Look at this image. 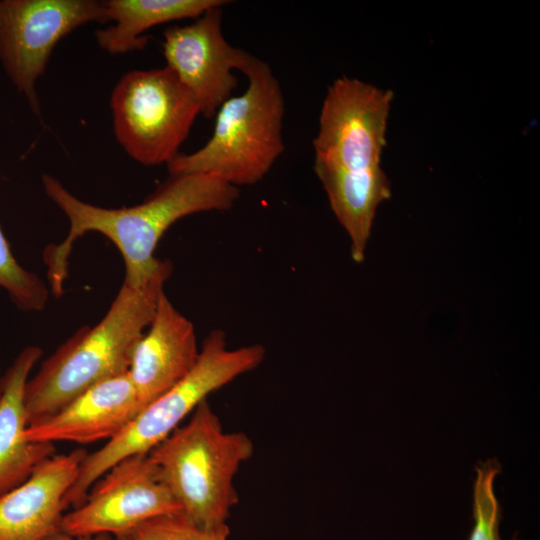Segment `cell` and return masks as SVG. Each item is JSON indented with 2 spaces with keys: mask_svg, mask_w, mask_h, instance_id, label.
<instances>
[{
  "mask_svg": "<svg viewBox=\"0 0 540 540\" xmlns=\"http://www.w3.org/2000/svg\"><path fill=\"white\" fill-rule=\"evenodd\" d=\"M0 289L8 294L22 311H41L45 308L49 291L41 278L22 267L14 257L0 226Z\"/></svg>",
  "mask_w": 540,
  "mask_h": 540,
  "instance_id": "e0dca14e",
  "label": "cell"
},
{
  "mask_svg": "<svg viewBox=\"0 0 540 540\" xmlns=\"http://www.w3.org/2000/svg\"><path fill=\"white\" fill-rule=\"evenodd\" d=\"M128 373L86 390L53 415L27 426L24 437L33 443L89 444L111 440L140 412Z\"/></svg>",
  "mask_w": 540,
  "mask_h": 540,
  "instance_id": "4fadbf2b",
  "label": "cell"
},
{
  "mask_svg": "<svg viewBox=\"0 0 540 540\" xmlns=\"http://www.w3.org/2000/svg\"><path fill=\"white\" fill-rule=\"evenodd\" d=\"M163 36L166 66L194 96L200 114L213 117L237 86L232 70L241 71L251 56L225 39L222 6L210 8L188 25L169 27Z\"/></svg>",
  "mask_w": 540,
  "mask_h": 540,
  "instance_id": "30bf717a",
  "label": "cell"
},
{
  "mask_svg": "<svg viewBox=\"0 0 540 540\" xmlns=\"http://www.w3.org/2000/svg\"><path fill=\"white\" fill-rule=\"evenodd\" d=\"M94 22H108L103 1L0 0V63L36 115V85L54 48L75 29Z\"/></svg>",
  "mask_w": 540,
  "mask_h": 540,
  "instance_id": "52a82bcc",
  "label": "cell"
},
{
  "mask_svg": "<svg viewBox=\"0 0 540 540\" xmlns=\"http://www.w3.org/2000/svg\"><path fill=\"white\" fill-rule=\"evenodd\" d=\"M42 356L38 346L25 347L0 378V496L20 485L46 458L52 443H33L24 437L28 426L25 387Z\"/></svg>",
  "mask_w": 540,
  "mask_h": 540,
  "instance_id": "5bb4252c",
  "label": "cell"
},
{
  "mask_svg": "<svg viewBox=\"0 0 540 540\" xmlns=\"http://www.w3.org/2000/svg\"><path fill=\"white\" fill-rule=\"evenodd\" d=\"M228 525L204 529L189 521L181 512L152 518L134 529L132 540H227Z\"/></svg>",
  "mask_w": 540,
  "mask_h": 540,
  "instance_id": "d6986e66",
  "label": "cell"
},
{
  "mask_svg": "<svg viewBox=\"0 0 540 540\" xmlns=\"http://www.w3.org/2000/svg\"><path fill=\"white\" fill-rule=\"evenodd\" d=\"M113 537L110 535H96V536H73L68 533L63 532L62 530L55 532L42 540H112Z\"/></svg>",
  "mask_w": 540,
  "mask_h": 540,
  "instance_id": "ffe728a7",
  "label": "cell"
},
{
  "mask_svg": "<svg viewBox=\"0 0 540 540\" xmlns=\"http://www.w3.org/2000/svg\"><path fill=\"white\" fill-rule=\"evenodd\" d=\"M314 171L331 209L351 240V256L364 260L376 210L391 197V184L381 167L350 171L315 158Z\"/></svg>",
  "mask_w": 540,
  "mask_h": 540,
  "instance_id": "9a60e30c",
  "label": "cell"
},
{
  "mask_svg": "<svg viewBox=\"0 0 540 540\" xmlns=\"http://www.w3.org/2000/svg\"><path fill=\"white\" fill-rule=\"evenodd\" d=\"M254 450L243 432H226L207 400L148 452L181 513L204 529L226 526L239 498L233 479Z\"/></svg>",
  "mask_w": 540,
  "mask_h": 540,
  "instance_id": "277c9868",
  "label": "cell"
},
{
  "mask_svg": "<svg viewBox=\"0 0 540 540\" xmlns=\"http://www.w3.org/2000/svg\"><path fill=\"white\" fill-rule=\"evenodd\" d=\"M393 92L342 76L329 87L313 141L315 158L350 171L380 166Z\"/></svg>",
  "mask_w": 540,
  "mask_h": 540,
  "instance_id": "9c48e42d",
  "label": "cell"
},
{
  "mask_svg": "<svg viewBox=\"0 0 540 540\" xmlns=\"http://www.w3.org/2000/svg\"><path fill=\"white\" fill-rule=\"evenodd\" d=\"M172 271V262L161 259L145 284L123 283L96 325L79 328L41 364L25 387L28 425L53 415L94 385L128 371L132 351Z\"/></svg>",
  "mask_w": 540,
  "mask_h": 540,
  "instance_id": "7a4b0ae2",
  "label": "cell"
},
{
  "mask_svg": "<svg viewBox=\"0 0 540 540\" xmlns=\"http://www.w3.org/2000/svg\"><path fill=\"white\" fill-rule=\"evenodd\" d=\"M475 469L474 526L468 540H501L499 535L501 509L493 487L495 477L500 472V466L496 459H490L477 465ZM512 540H516V536Z\"/></svg>",
  "mask_w": 540,
  "mask_h": 540,
  "instance_id": "ac0fdd59",
  "label": "cell"
},
{
  "mask_svg": "<svg viewBox=\"0 0 540 540\" xmlns=\"http://www.w3.org/2000/svg\"><path fill=\"white\" fill-rule=\"evenodd\" d=\"M199 352L193 323L162 291L127 371L140 409L181 381L196 364Z\"/></svg>",
  "mask_w": 540,
  "mask_h": 540,
  "instance_id": "7c38bea8",
  "label": "cell"
},
{
  "mask_svg": "<svg viewBox=\"0 0 540 540\" xmlns=\"http://www.w3.org/2000/svg\"><path fill=\"white\" fill-rule=\"evenodd\" d=\"M110 107L118 143L145 166L174 159L200 114L194 96L167 66L124 74Z\"/></svg>",
  "mask_w": 540,
  "mask_h": 540,
  "instance_id": "8992f818",
  "label": "cell"
},
{
  "mask_svg": "<svg viewBox=\"0 0 540 540\" xmlns=\"http://www.w3.org/2000/svg\"><path fill=\"white\" fill-rule=\"evenodd\" d=\"M112 540H132L129 535L114 536Z\"/></svg>",
  "mask_w": 540,
  "mask_h": 540,
  "instance_id": "44dd1931",
  "label": "cell"
},
{
  "mask_svg": "<svg viewBox=\"0 0 540 540\" xmlns=\"http://www.w3.org/2000/svg\"><path fill=\"white\" fill-rule=\"evenodd\" d=\"M87 454L83 448L53 454L1 495L0 540H42L60 531L67 493Z\"/></svg>",
  "mask_w": 540,
  "mask_h": 540,
  "instance_id": "8fae6325",
  "label": "cell"
},
{
  "mask_svg": "<svg viewBox=\"0 0 540 540\" xmlns=\"http://www.w3.org/2000/svg\"><path fill=\"white\" fill-rule=\"evenodd\" d=\"M265 353L260 344L229 349L225 332L211 331L202 343L196 364L181 381L140 410L126 428L103 447L86 455L67 493L68 507L82 504L91 486L117 462L152 450L209 394L258 367Z\"/></svg>",
  "mask_w": 540,
  "mask_h": 540,
  "instance_id": "5b68a950",
  "label": "cell"
},
{
  "mask_svg": "<svg viewBox=\"0 0 540 540\" xmlns=\"http://www.w3.org/2000/svg\"><path fill=\"white\" fill-rule=\"evenodd\" d=\"M225 0H108L103 1L108 21L95 32L99 47L112 55L143 50L150 28L186 18L196 19L210 8L224 6Z\"/></svg>",
  "mask_w": 540,
  "mask_h": 540,
  "instance_id": "2e32d148",
  "label": "cell"
},
{
  "mask_svg": "<svg viewBox=\"0 0 540 540\" xmlns=\"http://www.w3.org/2000/svg\"><path fill=\"white\" fill-rule=\"evenodd\" d=\"M47 197L69 220V232L59 244L44 251L48 281L53 294L63 293L74 243L88 232H98L119 250L125 267L124 284L139 287L156 272L161 259L155 249L168 228L179 219L201 212L225 211L239 198V188L211 174L171 175L145 201L117 209L80 200L55 177L44 174Z\"/></svg>",
  "mask_w": 540,
  "mask_h": 540,
  "instance_id": "6da1fadb",
  "label": "cell"
},
{
  "mask_svg": "<svg viewBox=\"0 0 540 540\" xmlns=\"http://www.w3.org/2000/svg\"><path fill=\"white\" fill-rule=\"evenodd\" d=\"M180 512L149 454L139 453L104 473L82 504L65 513L61 530L79 537L129 535L152 518Z\"/></svg>",
  "mask_w": 540,
  "mask_h": 540,
  "instance_id": "ba28073f",
  "label": "cell"
},
{
  "mask_svg": "<svg viewBox=\"0 0 540 540\" xmlns=\"http://www.w3.org/2000/svg\"><path fill=\"white\" fill-rule=\"evenodd\" d=\"M247 89L217 110L212 136L190 154L168 164L171 175L211 174L235 186L261 181L285 149L282 139L285 102L270 66L251 54L241 70Z\"/></svg>",
  "mask_w": 540,
  "mask_h": 540,
  "instance_id": "3957f363",
  "label": "cell"
}]
</instances>
